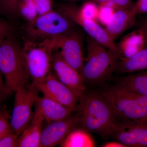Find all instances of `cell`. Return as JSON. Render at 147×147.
<instances>
[{
    "instance_id": "ba28073f",
    "label": "cell",
    "mask_w": 147,
    "mask_h": 147,
    "mask_svg": "<svg viewBox=\"0 0 147 147\" xmlns=\"http://www.w3.org/2000/svg\"><path fill=\"white\" fill-rule=\"evenodd\" d=\"M75 5L68 3L62 4L59 7V11L65 15L74 23L81 27L90 37L105 46L119 56L117 45L109 35L96 21L82 18L79 15Z\"/></svg>"
},
{
    "instance_id": "5b68a950",
    "label": "cell",
    "mask_w": 147,
    "mask_h": 147,
    "mask_svg": "<svg viewBox=\"0 0 147 147\" xmlns=\"http://www.w3.org/2000/svg\"><path fill=\"white\" fill-rule=\"evenodd\" d=\"M54 50L52 38L40 40L28 39L24 42L21 47L22 56L33 84L41 82L51 72Z\"/></svg>"
},
{
    "instance_id": "9c48e42d",
    "label": "cell",
    "mask_w": 147,
    "mask_h": 147,
    "mask_svg": "<svg viewBox=\"0 0 147 147\" xmlns=\"http://www.w3.org/2000/svg\"><path fill=\"white\" fill-rule=\"evenodd\" d=\"M55 50L59 51L63 59L81 74L84 67L82 37L73 32L52 38Z\"/></svg>"
},
{
    "instance_id": "e575fe53",
    "label": "cell",
    "mask_w": 147,
    "mask_h": 147,
    "mask_svg": "<svg viewBox=\"0 0 147 147\" xmlns=\"http://www.w3.org/2000/svg\"><path fill=\"white\" fill-rule=\"evenodd\" d=\"M9 92L8 91H0V104L2 100L3 99V95L5 93H6V92Z\"/></svg>"
},
{
    "instance_id": "7c38bea8",
    "label": "cell",
    "mask_w": 147,
    "mask_h": 147,
    "mask_svg": "<svg viewBox=\"0 0 147 147\" xmlns=\"http://www.w3.org/2000/svg\"><path fill=\"white\" fill-rule=\"evenodd\" d=\"M54 50L52 65L56 76L80 98L86 92V87L81 74L67 63L57 50Z\"/></svg>"
},
{
    "instance_id": "cb8c5ba5",
    "label": "cell",
    "mask_w": 147,
    "mask_h": 147,
    "mask_svg": "<svg viewBox=\"0 0 147 147\" xmlns=\"http://www.w3.org/2000/svg\"><path fill=\"white\" fill-rule=\"evenodd\" d=\"M115 10L112 7L105 4L99 5L97 20L105 26L112 21Z\"/></svg>"
},
{
    "instance_id": "5bb4252c",
    "label": "cell",
    "mask_w": 147,
    "mask_h": 147,
    "mask_svg": "<svg viewBox=\"0 0 147 147\" xmlns=\"http://www.w3.org/2000/svg\"><path fill=\"white\" fill-rule=\"evenodd\" d=\"M36 110L48 123L61 120L71 116L74 110L66 107L50 98L38 96L35 103Z\"/></svg>"
},
{
    "instance_id": "83f0119b",
    "label": "cell",
    "mask_w": 147,
    "mask_h": 147,
    "mask_svg": "<svg viewBox=\"0 0 147 147\" xmlns=\"http://www.w3.org/2000/svg\"><path fill=\"white\" fill-rule=\"evenodd\" d=\"M114 3V8L117 9L129 10L133 8L134 3L131 0H113Z\"/></svg>"
},
{
    "instance_id": "ffe728a7",
    "label": "cell",
    "mask_w": 147,
    "mask_h": 147,
    "mask_svg": "<svg viewBox=\"0 0 147 147\" xmlns=\"http://www.w3.org/2000/svg\"><path fill=\"white\" fill-rule=\"evenodd\" d=\"M119 84L147 97V69L123 77Z\"/></svg>"
},
{
    "instance_id": "7402d4cb",
    "label": "cell",
    "mask_w": 147,
    "mask_h": 147,
    "mask_svg": "<svg viewBox=\"0 0 147 147\" xmlns=\"http://www.w3.org/2000/svg\"><path fill=\"white\" fill-rule=\"evenodd\" d=\"M77 11L82 18L97 21L98 12V5L93 1H87L80 7H77Z\"/></svg>"
},
{
    "instance_id": "d4e9b609",
    "label": "cell",
    "mask_w": 147,
    "mask_h": 147,
    "mask_svg": "<svg viewBox=\"0 0 147 147\" xmlns=\"http://www.w3.org/2000/svg\"><path fill=\"white\" fill-rule=\"evenodd\" d=\"M10 116L5 109L0 110V140L12 130L10 125Z\"/></svg>"
},
{
    "instance_id": "277c9868",
    "label": "cell",
    "mask_w": 147,
    "mask_h": 147,
    "mask_svg": "<svg viewBox=\"0 0 147 147\" xmlns=\"http://www.w3.org/2000/svg\"><path fill=\"white\" fill-rule=\"evenodd\" d=\"M118 58L113 51L90 37L88 54L81 73L84 82L96 84L105 81L117 67Z\"/></svg>"
},
{
    "instance_id": "ac0fdd59",
    "label": "cell",
    "mask_w": 147,
    "mask_h": 147,
    "mask_svg": "<svg viewBox=\"0 0 147 147\" xmlns=\"http://www.w3.org/2000/svg\"><path fill=\"white\" fill-rule=\"evenodd\" d=\"M59 146L61 147H93L96 144L89 132L81 127L71 130Z\"/></svg>"
},
{
    "instance_id": "4dcf8cb0",
    "label": "cell",
    "mask_w": 147,
    "mask_h": 147,
    "mask_svg": "<svg viewBox=\"0 0 147 147\" xmlns=\"http://www.w3.org/2000/svg\"><path fill=\"white\" fill-rule=\"evenodd\" d=\"M103 147H126L121 142L116 141L107 142L102 145Z\"/></svg>"
},
{
    "instance_id": "f1b7e54d",
    "label": "cell",
    "mask_w": 147,
    "mask_h": 147,
    "mask_svg": "<svg viewBox=\"0 0 147 147\" xmlns=\"http://www.w3.org/2000/svg\"><path fill=\"white\" fill-rule=\"evenodd\" d=\"M11 28L8 23L0 18V43L10 35Z\"/></svg>"
},
{
    "instance_id": "2e32d148",
    "label": "cell",
    "mask_w": 147,
    "mask_h": 147,
    "mask_svg": "<svg viewBox=\"0 0 147 147\" xmlns=\"http://www.w3.org/2000/svg\"><path fill=\"white\" fill-rule=\"evenodd\" d=\"M137 15L134 6L129 10H115L112 21L105 26V31L115 41L118 37L134 25Z\"/></svg>"
},
{
    "instance_id": "44dd1931",
    "label": "cell",
    "mask_w": 147,
    "mask_h": 147,
    "mask_svg": "<svg viewBox=\"0 0 147 147\" xmlns=\"http://www.w3.org/2000/svg\"><path fill=\"white\" fill-rule=\"evenodd\" d=\"M18 14L20 15L28 23L36 18L38 16V13L33 0L18 3Z\"/></svg>"
},
{
    "instance_id": "3957f363",
    "label": "cell",
    "mask_w": 147,
    "mask_h": 147,
    "mask_svg": "<svg viewBox=\"0 0 147 147\" xmlns=\"http://www.w3.org/2000/svg\"><path fill=\"white\" fill-rule=\"evenodd\" d=\"M0 71L9 92L24 88L30 78L22 56L21 47L9 36L0 43Z\"/></svg>"
},
{
    "instance_id": "30bf717a",
    "label": "cell",
    "mask_w": 147,
    "mask_h": 147,
    "mask_svg": "<svg viewBox=\"0 0 147 147\" xmlns=\"http://www.w3.org/2000/svg\"><path fill=\"white\" fill-rule=\"evenodd\" d=\"M33 84L43 96L76 110L80 98L51 72L41 82Z\"/></svg>"
},
{
    "instance_id": "8992f818",
    "label": "cell",
    "mask_w": 147,
    "mask_h": 147,
    "mask_svg": "<svg viewBox=\"0 0 147 147\" xmlns=\"http://www.w3.org/2000/svg\"><path fill=\"white\" fill-rule=\"evenodd\" d=\"M73 24L60 11L53 9L28 22L26 31L29 39L40 40L72 32Z\"/></svg>"
},
{
    "instance_id": "e0dca14e",
    "label": "cell",
    "mask_w": 147,
    "mask_h": 147,
    "mask_svg": "<svg viewBox=\"0 0 147 147\" xmlns=\"http://www.w3.org/2000/svg\"><path fill=\"white\" fill-rule=\"evenodd\" d=\"M44 121L41 114L35 109L30 122L19 136L18 147H41L40 140Z\"/></svg>"
},
{
    "instance_id": "74e56055",
    "label": "cell",
    "mask_w": 147,
    "mask_h": 147,
    "mask_svg": "<svg viewBox=\"0 0 147 147\" xmlns=\"http://www.w3.org/2000/svg\"><path fill=\"white\" fill-rule=\"evenodd\" d=\"M67 1H71V0H67Z\"/></svg>"
},
{
    "instance_id": "836d02e7",
    "label": "cell",
    "mask_w": 147,
    "mask_h": 147,
    "mask_svg": "<svg viewBox=\"0 0 147 147\" xmlns=\"http://www.w3.org/2000/svg\"><path fill=\"white\" fill-rule=\"evenodd\" d=\"M96 3L98 4L99 5L105 3L107 2L110 1L112 0H92Z\"/></svg>"
},
{
    "instance_id": "8fae6325",
    "label": "cell",
    "mask_w": 147,
    "mask_h": 147,
    "mask_svg": "<svg viewBox=\"0 0 147 147\" xmlns=\"http://www.w3.org/2000/svg\"><path fill=\"white\" fill-rule=\"evenodd\" d=\"M110 136L126 147H147V123L118 121Z\"/></svg>"
},
{
    "instance_id": "7a4b0ae2",
    "label": "cell",
    "mask_w": 147,
    "mask_h": 147,
    "mask_svg": "<svg viewBox=\"0 0 147 147\" xmlns=\"http://www.w3.org/2000/svg\"><path fill=\"white\" fill-rule=\"evenodd\" d=\"M99 92L110 103L118 121L147 123V97L120 84Z\"/></svg>"
},
{
    "instance_id": "6da1fadb",
    "label": "cell",
    "mask_w": 147,
    "mask_h": 147,
    "mask_svg": "<svg viewBox=\"0 0 147 147\" xmlns=\"http://www.w3.org/2000/svg\"><path fill=\"white\" fill-rule=\"evenodd\" d=\"M79 103L76 110L81 127L102 137L110 136L118 120L105 98L99 92H86Z\"/></svg>"
},
{
    "instance_id": "d6a6232c",
    "label": "cell",
    "mask_w": 147,
    "mask_h": 147,
    "mask_svg": "<svg viewBox=\"0 0 147 147\" xmlns=\"http://www.w3.org/2000/svg\"><path fill=\"white\" fill-rule=\"evenodd\" d=\"M0 90L8 91L7 90V89L6 88L5 86L4 85L3 82V81L2 78L1 73V71H0Z\"/></svg>"
},
{
    "instance_id": "f546056e",
    "label": "cell",
    "mask_w": 147,
    "mask_h": 147,
    "mask_svg": "<svg viewBox=\"0 0 147 147\" xmlns=\"http://www.w3.org/2000/svg\"><path fill=\"white\" fill-rule=\"evenodd\" d=\"M134 8L137 14L147 13V0H137L134 3Z\"/></svg>"
},
{
    "instance_id": "d6986e66",
    "label": "cell",
    "mask_w": 147,
    "mask_h": 147,
    "mask_svg": "<svg viewBox=\"0 0 147 147\" xmlns=\"http://www.w3.org/2000/svg\"><path fill=\"white\" fill-rule=\"evenodd\" d=\"M122 73H133L147 69V45L129 59L121 60L117 65Z\"/></svg>"
},
{
    "instance_id": "f35d334b",
    "label": "cell",
    "mask_w": 147,
    "mask_h": 147,
    "mask_svg": "<svg viewBox=\"0 0 147 147\" xmlns=\"http://www.w3.org/2000/svg\"><path fill=\"white\" fill-rule=\"evenodd\" d=\"M0 91H1V90H0Z\"/></svg>"
},
{
    "instance_id": "1f68e13d",
    "label": "cell",
    "mask_w": 147,
    "mask_h": 147,
    "mask_svg": "<svg viewBox=\"0 0 147 147\" xmlns=\"http://www.w3.org/2000/svg\"><path fill=\"white\" fill-rule=\"evenodd\" d=\"M138 28L142 30L147 35V16L141 21Z\"/></svg>"
},
{
    "instance_id": "d590c367",
    "label": "cell",
    "mask_w": 147,
    "mask_h": 147,
    "mask_svg": "<svg viewBox=\"0 0 147 147\" xmlns=\"http://www.w3.org/2000/svg\"><path fill=\"white\" fill-rule=\"evenodd\" d=\"M30 1V0H19V3L20 2L27 1Z\"/></svg>"
},
{
    "instance_id": "4fadbf2b",
    "label": "cell",
    "mask_w": 147,
    "mask_h": 147,
    "mask_svg": "<svg viewBox=\"0 0 147 147\" xmlns=\"http://www.w3.org/2000/svg\"><path fill=\"white\" fill-rule=\"evenodd\" d=\"M79 121V116L76 114L63 120L49 123L42 129L40 146L53 147L60 145Z\"/></svg>"
},
{
    "instance_id": "52a82bcc",
    "label": "cell",
    "mask_w": 147,
    "mask_h": 147,
    "mask_svg": "<svg viewBox=\"0 0 147 147\" xmlns=\"http://www.w3.org/2000/svg\"><path fill=\"white\" fill-rule=\"evenodd\" d=\"M37 89L32 84L15 91V98L10 125L12 131L19 137L32 118L33 106L38 97Z\"/></svg>"
},
{
    "instance_id": "9a60e30c",
    "label": "cell",
    "mask_w": 147,
    "mask_h": 147,
    "mask_svg": "<svg viewBox=\"0 0 147 147\" xmlns=\"http://www.w3.org/2000/svg\"><path fill=\"white\" fill-rule=\"evenodd\" d=\"M147 45V35L138 28L124 36L117 45L119 58L122 60L131 57Z\"/></svg>"
},
{
    "instance_id": "4316f807",
    "label": "cell",
    "mask_w": 147,
    "mask_h": 147,
    "mask_svg": "<svg viewBox=\"0 0 147 147\" xmlns=\"http://www.w3.org/2000/svg\"><path fill=\"white\" fill-rule=\"evenodd\" d=\"M38 15H41L53 9V0H33Z\"/></svg>"
},
{
    "instance_id": "603a6c76",
    "label": "cell",
    "mask_w": 147,
    "mask_h": 147,
    "mask_svg": "<svg viewBox=\"0 0 147 147\" xmlns=\"http://www.w3.org/2000/svg\"><path fill=\"white\" fill-rule=\"evenodd\" d=\"M19 0H0V14L12 18L18 15Z\"/></svg>"
},
{
    "instance_id": "8d00e7d4",
    "label": "cell",
    "mask_w": 147,
    "mask_h": 147,
    "mask_svg": "<svg viewBox=\"0 0 147 147\" xmlns=\"http://www.w3.org/2000/svg\"><path fill=\"white\" fill-rule=\"evenodd\" d=\"M84 1V0H71V1Z\"/></svg>"
},
{
    "instance_id": "484cf974",
    "label": "cell",
    "mask_w": 147,
    "mask_h": 147,
    "mask_svg": "<svg viewBox=\"0 0 147 147\" xmlns=\"http://www.w3.org/2000/svg\"><path fill=\"white\" fill-rule=\"evenodd\" d=\"M19 137L12 130L0 140V147H18Z\"/></svg>"
}]
</instances>
